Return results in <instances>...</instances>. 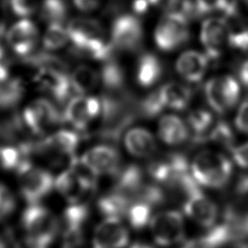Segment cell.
Here are the masks:
<instances>
[{"label": "cell", "instance_id": "cell-1", "mask_svg": "<svg viewBox=\"0 0 248 248\" xmlns=\"http://www.w3.org/2000/svg\"><path fill=\"white\" fill-rule=\"evenodd\" d=\"M74 57H86L98 61L113 58L114 48L106 38L102 24L90 17L73 18L66 27Z\"/></svg>", "mask_w": 248, "mask_h": 248}, {"label": "cell", "instance_id": "cell-2", "mask_svg": "<svg viewBox=\"0 0 248 248\" xmlns=\"http://www.w3.org/2000/svg\"><path fill=\"white\" fill-rule=\"evenodd\" d=\"M101 104V126L98 130L99 138L115 142L117 141L125 129L135 120L136 113L135 103L130 96L123 91L104 92Z\"/></svg>", "mask_w": 248, "mask_h": 248}, {"label": "cell", "instance_id": "cell-3", "mask_svg": "<svg viewBox=\"0 0 248 248\" xmlns=\"http://www.w3.org/2000/svg\"><path fill=\"white\" fill-rule=\"evenodd\" d=\"M20 225L24 242L32 248H46L59 232V219L43 204H29L22 212Z\"/></svg>", "mask_w": 248, "mask_h": 248}, {"label": "cell", "instance_id": "cell-4", "mask_svg": "<svg viewBox=\"0 0 248 248\" xmlns=\"http://www.w3.org/2000/svg\"><path fill=\"white\" fill-rule=\"evenodd\" d=\"M81 136L75 130H58L35 141L33 155L39 156L55 168L68 167L76 158Z\"/></svg>", "mask_w": 248, "mask_h": 248}, {"label": "cell", "instance_id": "cell-5", "mask_svg": "<svg viewBox=\"0 0 248 248\" xmlns=\"http://www.w3.org/2000/svg\"><path fill=\"white\" fill-rule=\"evenodd\" d=\"M190 170L199 185L218 189L224 187L230 180L232 165L220 153L202 151L194 158Z\"/></svg>", "mask_w": 248, "mask_h": 248}, {"label": "cell", "instance_id": "cell-6", "mask_svg": "<svg viewBox=\"0 0 248 248\" xmlns=\"http://www.w3.org/2000/svg\"><path fill=\"white\" fill-rule=\"evenodd\" d=\"M28 131L35 137H46L64 122L63 112L54 102L40 98L25 107L21 113Z\"/></svg>", "mask_w": 248, "mask_h": 248}, {"label": "cell", "instance_id": "cell-7", "mask_svg": "<svg viewBox=\"0 0 248 248\" xmlns=\"http://www.w3.org/2000/svg\"><path fill=\"white\" fill-rule=\"evenodd\" d=\"M17 180L22 198L29 203H39L54 188L55 178L46 170L25 162L17 170Z\"/></svg>", "mask_w": 248, "mask_h": 248}, {"label": "cell", "instance_id": "cell-8", "mask_svg": "<svg viewBox=\"0 0 248 248\" xmlns=\"http://www.w3.org/2000/svg\"><path fill=\"white\" fill-rule=\"evenodd\" d=\"M189 19L179 11L168 12L158 21L154 31V42L162 51H172L189 39Z\"/></svg>", "mask_w": 248, "mask_h": 248}, {"label": "cell", "instance_id": "cell-9", "mask_svg": "<svg viewBox=\"0 0 248 248\" xmlns=\"http://www.w3.org/2000/svg\"><path fill=\"white\" fill-rule=\"evenodd\" d=\"M89 217L85 202L70 203L59 219L62 248H79L83 243V231Z\"/></svg>", "mask_w": 248, "mask_h": 248}, {"label": "cell", "instance_id": "cell-10", "mask_svg": "<svg viewBox=\"0 0 248 248\" xmlns=\"http://www.w3.org/2000/svg\"><path fill=\"white\" fill-rule=\"evenodd\" d=\"M110 43L114 50L136 51L141 46L143 28L140 20L130 14L116 16L110 27Z\"/></svg>", "mask_w": 248, "mask_h": 248}, {"label": "cell", "instance_id": "cell-11", "mask_svg": "<svg viewBox=\"0 0 248 248\" xmlns=\"http://www.w3.org/2000/svg\"><path fill=\"white\" fill-rule=\"evenodd\" d=\"M101 99L94 96L77 95L71 98L66 105L63 117L64 121L69 123L75 131L82 136L95 118L101 115Z\"/></svg>", "mask_w": 248, "mask_h": 248}, {"label": "cell", "instance_id": "cell-12", "mask_svg": "<svg viewBox=\"0 0 248 248\" xmlns=\"http://www.w3.org/2000/svg\"><path fill=\"white\" fill-rule=\"evenodd\" d=\"M204 94L210 108L217 113H225L238 101L240 87L232 76L210 78L204 86Z\"/></svg>", "mask_w": 248, "mask_h": 248}, {"label": "cell", "instance_id": "cell-13", "mask_svg": "<svg viewBox=\"0 0 248 248\" xmlns=\"http://www.w3.org/2000/svg\"><path fill=\"white\" fill-rule=\"evenodd\" d=\"M150 230L156 244L164 247L180 243L185 236L183 217L176 210L154 215L150 221Z\"/></svg>", "mask_w": 248, "mask_h": 248}, {"label": "cell", "instance_id": "cell-14", "mask_svg": "<svg viewBox=\"0 0 248 248\" xmlns=\"http://www.w3.org/2000/svg\"><path fill=\"white\" fill-rule=\"evenodd\" d=\"M8 46L21 60L34 53L39 42L36 24L28 18H21L14 23L6 34Z\"/></svg>", "mask_w": 248, "mask_h": 248}, {"label": "cell", "instance_id": "cell-15", "mask_svg": "<svg viewBox=\"0 0 248 248\" xmlns=\"http://www.w3.org/2000/svg\"><path fill=\"white\" fill-rule=\"evenodd\" d=\"M230 27L223 17L206 18L201 27L200 39L208 59H218L228 44Z\"/></svg>", "mask_w": 248, "mask_h": 248}, {"label": "cell", "instance_id": "cell-16", "mask_svg": "<svg viewBox=\"0 0 248 248\" xmlns=\"http://www.w3.org/2000/svg\"><path fill=\"white\" fill-rule=\"evenodd\" d=\"M80 160L97 175L116 176L120 170V154L110 144H99L91 147L82 154Z\"/></svg>", "mask_w": 248, "mask_h": 248}, {"label": "cell", "instance_id": "cell-17", "mask_svg": "<svg viewBox=\"0 0 248 248\" xmlns=\"http://www.w3.org/2000/svg\"><path fill=\"white\" fill-rule=\"evenodd\" d=\"M33 80L40 90L46 93L58 104L66 102L73 90L70 76L62 72L38 69Z\"/></svg>", "mask_w": 248, "mask_h": 248}, {"label": "cell", "instance_id": "cell-18", "mask_svg": "<svg viewBox=\"0 0 248 248\" xmlns=\"http://www.w3.org/2000/svg\"><path fill=\"white\" fill-rule=\"evenodd\" d=\"M128 242L129 232L118 218H106L93 233V248H125Z\"/></svg>", "mask_w": 248, "mask_h": 248}, {"label": "cell", "instance_id": "cell-19", "mask_svg": "<svg viewBox=\"0 0 248 248\" xmlns=\"http://www.w3.org/2000/svg\"><path fill=\"white\" fill-rule=\"evenodd\" d=\"M183 211L193 221L208 229L215 225L218 217L216 204L205 197L201 190L186 197Z\"/></svg>", "mask_w": 248, "mask_h": 248}, {"label": "cell", "instance_id": "cell-20", "mask_svg": "<svg viewBox=\"0 0 248 248\" xmlns=\"http://www.w3.org/2000/svg\"><path fill=\"white\" fill-rule=\"evenodd\" d=\"M32 134L26 128L20 113H13L0 120V141L4 144L33 148Z\"/></svg>", "mask_w": 248, "mask_h": 248}, {"label": "cell", "instance_id": "cell-21", "mask_svg": "<svg viewBox=\"0 0 248 248\" xmlns=\"http://www.w3.org/2000/svg\"><path fill=\"white\" fill-rule=\"evenodd\" d=\"M208 57L196 50L183 52L175 63V68L180 77L190 82L200 81L208 67Z\"/></svg>", "mask_w": 248, "mask_h": 248}, {"label": "cell", "instance_id": "cell-22", "mask_svg": "<svg viewBox=\"0 0 248 248\" xmlns=\"http://www.w3.org/2000/svg\"><path fill=\"white\" fill-rule=\"evenodd\" d=\"M236 237L232 220L224 217L222 223L212 226L198 240H193L195 248H221Z\"/></svg>", "mask_w": 248, "mask_h": 248}, {"label": "cell", "instance_id": "cell-23", "mask_svg": "<svg viewBox=\"0 0 248 248\" xmlns=\"http://www.w3.org/2000/svg\"><path fill=\"white\" fill-rule=\"evenodd\" d=\"M163 64L153 53H142L137 62L136 79L139 85L147 88L154 85L163 75Z\"/></svg>", "mask_w": 248, "mask_h": 248}, {"label": "cell", "instance_id": "cell-24", "mask_svg": "<svg viewBox=\"0 0 248 248\" xmlns=\"http://www.w3.org/2000/svg\"><path fill=\"white\" fill-rule=\"evenodd\" d=\"M124 144L128 152L136 157H149L156 151L154 137L143 128H132L127 131Z\"/></svg>", "mask_w": 248, "mask_h": 248}, {"label": "cell", "instance_id": "cell-25", "mask_svg": "<svg viewBox=\"0 0 248 248\" xmlns=\"http://www.w3.org/2000/svg\"><path fill=\"white\" fill-rule=\"evenodd\" d=\"M143 186V172L140 166L130 164L116 174V182L112 190L133 200Z\"/></svg>", "mask_w": 248, "mask_h": 248}, {"label": "cell", "instance_id": "cell-26", "mask_svg": "<svg viewBox=\"0 0 248 248\" xmlns=\"http://www.w3.org/2000/svg\"><path fill=\"white\" fill-rule=\"evenodd\" d=\"M158 134L165 143L177 145L187 140L189 132L187 126L179 117L168 114L160 119Z\"/></svg>", "mask_w": 248, "mask_h": 248}, {"label": "cell", "instance_id": "cell-27", "mask_svg": "<svg viewBox=\"0 0 248 248\" xmlns=\"http://www.w3.org/2000/svg\"><path fill=\"white\" fill-rule=\"evenodd\" d=\"M159 92L165 107L174 110L185 109L193 96L190 87L178 82H169L160 87Z\"/></svg>", "mask_w": 248, "mask_h": 248}, {"label": "cell", "instance_id": "cell-28", "mask_svg": "<svg viewBox=\"0 0 248 248\" xmlns=\"http://www.w3.org/2000/svg\"><path fill=\"white\" fill-rule=\"evenodd\" d=\"M131 199L112 190L103 195L97 202L99 212L106 218H118L125 216L131 205Z\"/></svg>", "mask_w": 248, "mask_h": 248}, {"label": "cell", "instance_id": "cell-29", "mask_svg": "<svg viewBox=\"0 0 248 248\" xmlns=\"http://www.w3.org/2000/svg\"><path fill=\"white\" fill-rule=\"evenodd\" d=\"M70 80L73 91L79 95H85L98 86L101 78L100 74L92 67L79 65L72 72Z\"/></svg>", "mask_w": 248, "mask_h": 248}, {"label": "cell", "instance_id": "cell-30", "mask_svg": "<svg viewBox=\"0 0 248 248\" xmlns=\"http://www.w3.org/2000/svg\"><path fill=\"white\" fill-rule=\"evenodd\" d=\"M188 126L193 131V143H202L208 140V135L213 124V116L205 109L192 110L187 117Z\"/></svg>", "mask_w": 248, "mask_h": 248}, {"label": "cell", "instance_id": "cell-31", "mask_svg": "<svg viewBox=\"0 0 248 248\" xmlns=\"http://www.w3.org/2000/svg\"><path fill=\"white\" fill-rule=\"evenodd\" d=\"M100 78L105 88V92L123 91L125 84V73L122 66L113 58L104 62Z\"/></svg>", "mask_w": 248, "mask_h": 248}, {"label": "cell", "instance_id": "cell-32", "mask_svg": "<svg viewBox=\"0 0 248 248\" xmlns=\"http://www.w3.org/2000/svg\"><path fill=\"white\" fill-rule=\"evenodd\" d=\"M24 95V85L17 78L0 80V110L7 111L15 108Z\"/></svg>", "mask_w": 248, "mask_h": 248}, {"label": "cell", "instance_id": "cell-33", "mask_svg": "<svg viewBox=\"0 0 248 248\" xmlns=\"http://www.w3.org/2000/svg\"><path fill=\"white\" fill-rule=\"evenodd\" d=\"M22 63L32 66L38 69L52 70L62 72L65 74L69 73V64L63 58L55 55L49 51L34 52L32 55L21 60Z\"/></svg>", "mask_w": 248, "mask_h": 248}, {"label": "cell", "instance_id": "cell-34", "mask_svg": "<svg viewBox=\"0 0 248 248\" xmlns=\"http://www.w3.org/2000/svg\"><path fill=\"white\" fill-rule=\"evenodd\" d=\"M31 153L22 147L2 144L0 145V170H17L25 162L30 161Z\"/></svg>", "mask_w": 248, "mask_h": 248}, {"label": "cell", "instance_id": "cell-35", "mask_svg": "<svg viewBox=\"0 0 248 248\" xmlns=\"http://www.w3.org/2000/svg\"><path fill=\"white\" fill-rule=\"evenodd\" d=\"M68 16V5L65 0H43L40 6V17L47 25L62 24Z\"/></svg>", "mask_w": 248, "mask_h": 248}, {"label": "cell", "instance_id": "cell-36", "mask_svg": "<svg viewBox=\"0 0 248 248\" xmlns=\"http://www.w3.org/2000/svg\"><path fill=\"white\" fill-rule=\"evenodd\" d=\"M197 14L200 16L212 12H222L226 17L237 14L236 0H193Z\"/></svg>", "mask_w": 248, "mask_h": 248}, {"label": "cell", "instance_id": "cell-37", "mask_svg": "<svg viewBox=\"0 0 248 248\" xmlns=\"http://www.w3.org/2000/svg\"><path fill=\"white\" fill-rule=\"evenodd\" d=\"M69 41L66 27L62 24H51L45 31L42 44L46 51H53L65 46Z\"/></svg>", "mask_w": 248, "mask_h": 248}, {"label": "cell", "instance_id": "cell-38", "mask_svg": "<svg viewBox=\"0 0 248 248\" xmlns=\"http://www.w3.org/2000/svg\"><path fill=\"white\" fill-rule=\"evenodd\" d=\"M151 209L150 205L140 201H134L126 214L132 228L135 230L144 229L151 221Z\"/></svg>", "mask_w": 248, "mask_h": 248}, {"label": "cell", "instance_id": "cell-39", "mask_svg": "<svg viewBox=\"0 0 248 248\" xmlns=\"http://www.w3.org/2000/svg\"><path fill=\"white\" fill-rule=\"evenodd\" d=\"M208 140L232 151L234 147L235 137L229 123L220 120L211 128L208 135Z\"/></svg>", "mask_w": 248, "mask_h": 248}, {"label": "cell", "instance_id": "cell-40", "mask_svg": "<svg viewBox=\"0 0 248 248\" xmlns=\"http://www.w3.org/2000/svg\"><path fill=\"white\" fill-rule=\"evenodd\" d=\"M147 170L155 182L170 185L172 178V166L169 155L150 163Z\"/></svg>", "mask_w": 248, "mask_h": 248}, {"label": "cell", "instance_id": "cell-41", "mask_svg": "<svg viewBox=\"0 0 248 248\" xmlns=\"http://www.w3.org/2000/svg\"><path fill=\"white\" fill-rule=\"evenodd\" d=\"M165 105L161 98L159 89L148 94L138 106L139 111L146 118H153L159 115L165 108Z\"/></svg>", "mask_w": 248, "mask_h": 248}, {"label": "cell", "instance_id": "cell-42", "mask_svg": "<svg viewBox=\"0 0 248 248\" xmlns=\"http://www.w3.org/2000/svg\"><path fill=\"white\" fill-rule=\"evenodd\" d=\"M165 200V192L155 184H143V186L134 198V201L142 202L151 207L164 203Z\"/></svg>", "mask_w": 248, "mask_h": 248}, {"label": "cell", "instance_id": "cell-43", "mask_svg": "<svg viewBox=\"0 0 248 248\" xmlns=\"http://www.w3.org/2000/svg\"><path fill=\"white\" fill-rule=\"evenodd\" d=\"M3 6L17 17L27 18L37 10V0H2Z\"/></svg>", "mask_w": 248, "mask_h": 248}, {"label": "cell", "instance_id": "cell-44", "mask_svg": "<svg viewBox=\"0 0 248 248\" xmlns=\"http://www.w3.org/2000/svg\"><path fill=\"white\" fill-rule=\"evenodd\" d=\"M16 208V199L10 189L0 182V222L7 219Z\"/></svg>", "mask_w": 248, "mask_h": 248}, {"label": "cell", "instance_id": "cell-45", "mask_svg": "<svg viewBox=\"0 0 248 248\" xmlns=\"http://www.w3.org/2000/svg\"><path fill=\"white\" fill-rule=\"evenodd\" d=\"M228 45L234 49L248 52V27H242L238 30L230 28Z\"/></svg>", "mask_w": 248, "mask_h": 248}, {"label": "cell", "instance_id": "cell-46", "mask_svg": "<svg viewBox=\"0 0 248 248\" xmlns=\"http://www.w3.org/2000/svg\"><path fill=\"white\" fill-rule=\"evenodd\" d=\"M13 62L6 47L0 43V80H5L11 78Z\"/></svg>", "mask_w": 248, "mask_h": 248}, {"label": "cell", "instance_id": "cell-47", "mask_svg": "<svg viewBox=\"0 0 248 248\" xmlns=\"http://www.w3.org/2000/svg\"><path fill=\"white\" fill-rule=\"evenodd\" d=\"M234 123L238 131L248 134V100H245L239 106Z\"/></svg>", "mask_w": 248, "mask_h": 248}, {"label": "cell", "instance_id": "cell-48", "mask_svg": "<svg viewBox=\"0 0 248 248\" xmlns=\"http://www.w3.org/2000/svg\"><path fill=\"white\" fill-rule=\"evenodd\" d=\"M231 152L236 165L241 168L248 169V142L237 147H233Z\"/></svg>", "mask_w": 248, "mask_h": 248}, {"label": "cell", "instance_id": "cell-49", "mask_svg": "<svg viewBox=\"0 0 248 248\" xmlns=\"http://www.w3.org/2000/svg\"><path fill=\"white\" fill-rule=\"evenodd\" d=\"M233 189H234V193L237 196L244 197L248 195V174L247 173L239 174L237 176Z\"/></svg>", "mask_w": 248, "mask_h": 248}, {"label": "cell", "instance_id": "cell-50", "mask_svg": "<svg viewBox=\"0 0 248 248\" xmlns=\"http://www.w3.org/2000/svg\"><path fill=\"white\" fill-rule=\"evenodd\" d=\"M75 6L82 12H93L98 9L102 3V0H73Z\"/></svg>", "mask_w": 248, "mask_h": 248}, {"label": "cell", "instance_id": "cell-51", "mask_svg": "<svg viewBox=\"0 0 248 248\" xmlns=\"http://www.w3.org/2000/svg\"><path fill=\"white\" fill-rule=\"evenodd\" d=\"M180 1L181 0H148L150 5L164 10L167 13L177 9Z\"/></svg>", "mask_w": 248, "mask_h": 248}, {"label": "cell", "instance_id": "cell-52", "mask_svg": "<svg viewBox=\"0 0 248 248\" xmlns=\"http://www.w3.org/2000/svg\"><path fill=\"white\" fill-rule=\"evenodd\" d=\"M239 78L242 83L248 88V60L241 64L239 68Z\"/></svg>", "mask_w": 248, "mask_h": 248}, {"label": "cell", "instance_id": "cell-53", "mask_svg": "<svg viewBox=\"0 0 248 248\" xmlns=\"http://www.w3.org/2000/svg\"><path fill=\"white\" fill-rule=\"evenodd\" d=\"M129 248H153V247L143 242H135Z\"/></svg>", "mask_w": 248, "mask_h": 248}, {"label": "cell", "instance_id": "cell-54", "mask_svg": "<svg viewBox=\"0 0 248 248\" xmlns=\"http://www.w3.org/2000/svg\"><path fill=\"white\" fill-rule=\"evenodd\" d=\"M0 248H7L6 242L3 240L2 237H0Z\"/></svg>", "mask_w": 248, "mask_h": 248}, {"label": "cell", "instance_id": "cell-55", "mask_svg": "<svg viewBox=\"0 0 248 248\" xmlns=\"http://www.w3.org/2000/svg\"><path fill=\"white\" fill-rule=\"evenodd\" d=\"M3 32H4V25L0 22V37H1V35H2Z\"/></svg>", "mask_w": 248, "mask_h": 248}, {"label": "cell", "instance_id": "cell-56", "mask_svg": "<svg viewBox=\"0 0 248 248\" xmlns=\"http://www.w3.org/2000/svg\"><path fill=\"white\" fill-rule=\"evenodd\" d=\"M182 248H190V246H189L188 242H187V243H185V244L183 245V247H182Z\"/></svg>", "mask_w": 248, "mask_h": 248}]
</instances>
